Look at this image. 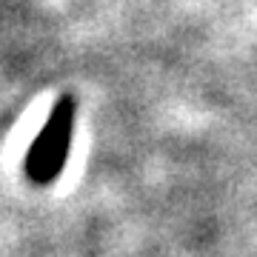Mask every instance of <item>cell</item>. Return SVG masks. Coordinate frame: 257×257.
<instances>
[{"label": "cell", "instance_id": "6da1fadb", "mask_svg": "<svg viewBox=\"0 0 257 257\" xmlns=\"http://www.w3.org/2000/svg\"><path fill=\"white\" fill-rule=\"evenodd\" d=\"M74 117H77V100L72 94L57 97L49 117L26 149L23 157V175L35 186H52L60 177L66 160H69V146L74 135Z\"/></svg>", "mask_w": 257, "mask_h": 257}]
</instances>
